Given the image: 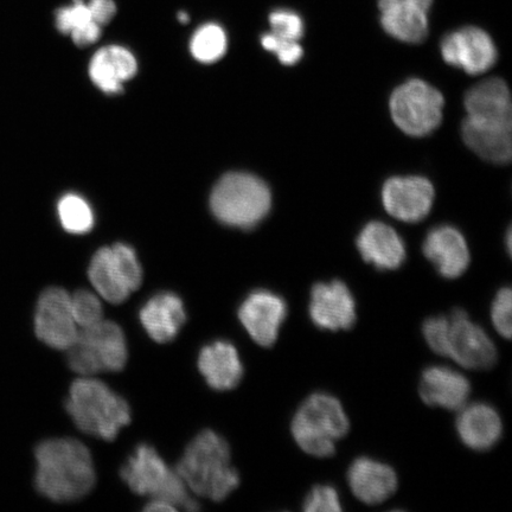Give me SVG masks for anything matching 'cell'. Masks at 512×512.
<instances>
[{
  "instance_id": "6da1fadb",
  "label": "cell",
  "mask_w": 512,
  "mask_h": 512,
  "mask_svg": "<svg viewBox=\"0 0 512 512\" xmlns=\"http://www.w3.org/2000/svg\"><path fill=\"white\" fill-rule=\"evenodd\" d=\"M38 492L50 501H79L94 489L96 473L91 452L79 440L49 439L36 447Z\"/></svg>"
},
{
  "instance_id": "7a4b0ae2",
  "label": "cell",
  "mask_w": 512,
  "mask_h": 512,
  "mask_svg": "<svg viewBox=\"0 0 512 512\" xmlns=\"http://www.w3.org/2000/svg\"><path fill=\"white\" fill-rule=\"evenodd\" d=\"M176 471L189 490L214 502L224 501L240 484L227 441L210 430L191 440Z\"/></svg>"
},
{
  "instance_id": "3957f363",
  "label": "cell",
  "mask_w": 512,
  "mask_h": 512,
  "mask_svg": "<svg viewBox=\"0 0 512 512\" xmlns=\"http://www.w3.org/2000/svg\"><path fill=\"white\" fill-rule=\"evenodd\" d=\"M66 409L81 432L106 441L117 438L121 428L131 422L126 400L104 382L87 377L70 387Z\"/></svg>"
},
{
  "instance_id": "277c9868",
  "label": "cell",
  "mask_w": 512,
  "mask_h": 512,
  "mask_svg": "<svg viewBox=\"0 0 512 512\" xmlns=\"http://www.w3.org/2000/svg\"><path fill=\"white\" fill-rule=\"evenodd\" d=\"M350 431L341 401L326 393L309 396L294 414L291 432L296 444L309 456L329 458Z\"/></svg>"
},
{
  "instance_id": "5b68a950",
  "label": "cell",
  "mask_w": 512,
  "mask_h": 512,
  "mask_svg": "<svg viewBox=\"0 0 512 512\" xmlns=\"http://www.w3.org/2000/svg\"><path fill=\"white\" fill-rule=\"evenodd\" d=\"M120 476L134 494L172 504L178 510L200 509L177 471L151 445H139L121 467Z\"/></svg>"
},
{
  "instance_id": "8992f818",
  "label": "cell",
  "mask_w": 512,
  "mask_h": 512,
  "mask_svg": "<svg viewBox=\"0 0 512 512\" xmlns=\"http://www.w3.org/2000/svg\"><path fill=\"white\" fill-rule=\"evenodd\" d=\"M272 196L267 184L245 172L223 176L210 197L216 219L230 227L251 229L265 219Z\"/></svg>"
},
{
  "instance_id": "52a82bcc",
  "label": "cell",
  "mask_w": 512,
  "mask_h": 512,
  "mask_svg": "<svg viewBox=\"0 0 512 512\" xmlns=\"http://www.w3.org/2000/svg\"><path fill=\"white\" fill-rule=\"evenodd\" d=\"M128 358L123 329L110 320H100L79 331L72 347L68 349V366L83 376L98 373H115L125 368Z\"/></svg>"
},
{
  "instance_id": "ba28073f",
  "label": "cell",
  "mask_w": 512,
  "mask_h": 512,
  "mask_svg": "<svg viewBox=\"0 0 512 512\" xmlns=\"http://www.w3.org/2000/svg\"><path fill=\"white\" fill-rule=\"evenodd\" d=\"M96 292L112 304H121L143 283V268L136 252L125 243L99 249L88 268Z\"/></svg>"
},
{
  "instance_id": "9c48e42d",
  "label": "cell",
  "mask_w": 512,
  "mask_h": 512,
  "mask_svg": "<svg viewBox=\"0 0 512 512\" xmlns=\"http://www.w3.org/2000/svg\"><path fill=\"white\" fill-rule=\"evenodd\" d=\"M443 94L427 82L412 79L395 89L390 112L396 126L412 137L431 134L443 120Z\"/></svg>"
},
{
  "instance_id": "30bf717a",
  "label": "cell",
  "mask_w": 512,
  "mask_h": 512,
  "mask_svg": "<svg viewBox=\"0 0 512 512\" xmlns=\"http://www.w3.org/2000/svg\"><path fill=\"white\" fill-rule=\"evenodd\" d=\"M448 319L450 331L446 357L466 369L488 370L494 367L497 349L490 336L462 309L453 310Z\"/></svg>"
},
{
  "instance_id": "8fae6325",
  "label": "cell",
  "mask_w": 512,
  "mask_h": 512,
  "mask_svg": "<svg viewBox=\"0 0 512 512\" xmlns=\"http://www.w3.org/2000/svg\"><path fill=\"white\" fill-rule=\"evenodd\" d=\"M35 332L50 348L68 350L72 347L79 329L66 290L50 287L41 294L35 311Z\"/></svg>"
},
{
  "instance_id": "7c38bea8",
  "label": "cell",
  "mask_w": 512,
  "mask_h": 512,
  "mask_svg": "<svg viewBox=\"0 0 512 512\" xmlns=\"http://www.w3.org/2000/svg\"><path fill=\"white\" fill-rule=\"evenodd\" d=\"M288 313L286 300L268 290H255L243 299L238 316L243 328L260 347L270 348L278 341Z\"/></svg>"
},
{
  "instance_id": "4fadbf2b",
  "label": "cell",
  "mask_w": 512,
  "mask_h": 512,
  "mask_svg": "<svg viewBox=\"0 0 512 512\" xmlns=\"http://www.w3.org/2000/svg\"><path fill=\"white\" fill-rule=\"evenodd\" d=\"M309 315L320 330H350L356 324V300L341 280L318 283L310 293Z\"/></svg>"
},
{
  "instance_id": "5bb4252c",
  "label": "cell",
  "mask_w": 512,
  "mask_h": 512,
  "mask_svg": "<svg viewBox=\"0 0 512 512\" xmlns=\"http://www.w3.org/2000/svg\"><path fill=\"white\" fill-rule=\"evenodd\" d=\"M440 49L447 64L462 68L471 75L488 72L497 60L492 38L484 30L475 27H466L446 35Z\"/></svg>"
},
{
  "instance_id": "9a60e30c",
  "label": "cell",
  "mask_w": 512,
  "mask_h": 512,
  "mask_svg": "<svg viewBox=\"0 0 512 512\" xmlns=\"http://www.w3.org/2000/svg\"><path fill=\"white\" fill-rule=\"evenodd\" d=\"M382 201L387 213L395 219L415 223L430 214L434 188L424 177H394L383 185Z\"/></svg>"
},
{
  "instance_id": "2e32d148",
  "label": "cell",
  "mask_w": 512,
  "mask_h": 512,
  "mask_svg": "<svg viewBox=\"0 0 512 512\" xmlns=\"http://www.w3.org/2000/svg\"><path fill=\"white\" fill-rule=\"evenodd\" d=\"M348 484L352 494L362 503L376 505L395 494L399 479L392 466L373 458L360 457L349 467Z\"/></svg>"
},
{
  "instance_id": "e0dca14e",
  "label": "cell",
  "mask_w": 512,
  "mask_h": 512,
  "mask_svg": "<svg viewBox=\"0 0 512 512\" xmlns=\"http://www.w3.org/2000/svg\"><path fill=\"white\" fill-rule=\"evenodd\" d=\"M424 254L446 279L462 277L470 266V251L458 229L440 226L427 234Z\"/></svg>"
},
{
  "instance_id": "ac0fdd59",
  "label": "cell",
  "mask_w": 512,
  "mask_h": 512,
  "mask_svg": "<svg viewBox=\"0 0 512 512\" xmlns=\"http://www.w3.org/2000/svg\"><path fill=\"white\" fill-rule=\"evenodd\" d=\"M419 394L428 406L459 411L470 398L471 384L457 370L433 366L422 373Z\"/></svg>"
},
{
  "instance_id": "d6986e66",
  "label": "cell",
  "mask_w": 512,
  "mask_h": 512,
  "mask_svg": "<svg viewBox=\"0 0 512 512\" xmlns=\"http://www.w3.org/2000/svg\"><path fill=\"white\" fill-rule=\"evenodd\" d=\"M140 323L153 341L164 344L174 341L187 322V311L181 297L172 292L152 296L139 311Z\"/></svg>"
},
{
  "instance_id": "ffe728a7",
  "label": "cell",
  "mask_w": 512,
  "mask_h": 512,
  "mask_svg": "<svg viewBox=\"0 0 512 512\" xmlns=\"http://www.w3.org/2000/svg\"><path fill=\"white\" fill-rule=\"evenodd\" d=\"M467 118L478 123L512 127L511 95L502 79L479 82L465 95Z\"/></svg>"
},
{
  "instance_id": "44dd1931",
  "label": "cell",
  "mask_w": 512,
  "mask_h": 512,
  "mask_svg": "<svg viewBox=\"0 0 512 512\" xmlns=\"http://www.w3.org/2000/svg\"><path fill=\"white\" fill-rule=\"evenodd\" d=\"M356 245L363 260L377 270H398L407 258L405 242L386 223H368L358 236Z\"/></svg>"
},
{
  "instance_id": "7402d4cb",
  "label": "cell",
  "mask_w": 512,
  "mask_h": 512,
  "mask_svg": "<svg viewBox=\"0 0 512 512\" xmlns=\"http://www.w3.org/2000/svg\"><path fill=\"white\" fill-rule=\"evenodd\" d=\"M462 443L473 451H488L503 434V422L496 408L484 402L471 403L459 409L456 422Z\"/></svg>"
},
{
  "instance_id": "603a6c76",
  "label": "cell",
  "mask_w": 512,
  "mask_h": 512,
  "mask_svg": "<svg viewBox=\"0 0 512 512\" xmlns=\"http://www.w3.org/2000/svg\"><path fill=\"white\" fill-rule=\"evenodd\" d=\"M198 369L208 386L219 392L238 387L243 377L239 351L234 344L227 341H215L206 345L198 356Z\"/></svg>"
},
{
  "instance_id": "cb8c5ba5",
  "label": "cell",
  "mask_w": 512,
  "mask_h": 512,
  "mask_svg": "<svg viewBox=\"0 0 512 512\" xmlns=\"http://www.w3.org/2000/svg\"><path fill=\"white\" fill-rule=\"evenodd\" d=\"M138 64L130 50L120 46L101 48L89 64V75L95 86L107 94L123 92V83L136 75Z\"/></svg>"
},
{
  "instance_id": "d4e9b609",
  "label": "cell",
  "mask_w": 512,
  "mask_h": 512,
  "mask_svg": "<svg viewBox=\"0 0 512 512\" xmlns=\"http://www.w3.org/2000/svg\"><path fill=\"white\" fill-rule=\"evenodd\" d=\"M512 127L478 123L466 118L462 126L464 142L480 158L508 164L512 155Z\"/></svg>"
},
{
  "instance_id": "484cf974",
  "label": "cell",
  "mask_w": 512,
  "mask_h": 512,
  "mask_svg": "<svg viewBox=\"0 0 512 512\" xmlns=\"http://www.w3.org/2000/svg\"><path fill=\"white\" fill-rule=\"evenodd\" d=\"M381 25L388 35L405 43H420L428 35V10L414 4L383 6Z\"/></svg>"
},
{
  "instance_id": "4316f807",
  "label": "cell",
  "mask_w": 512,
  "mask_h": 512,
  "mask_svg": "<svg viewBox=\"0 0 512 512\" xmlns=\"http://www.w3.org/2000/svg\"><path fill=\"white\" fill-rule=\"evenodd\" d=\"M228 38L226 31L216 23L203 24L195 31L190 41L192 56L201 63H214L226 54Z\"/></svg>"
},
{
  "instance_id": "83f0119b",
  "label": "cell",
  "mask_w": 512,
  "mask_h": 512,
  "mask_svg": "<svg viewBox=\"0 0 512 512\" xmlns=\"http://www.w3.org/2000/svg\"><path fill=\"white\" fill-rule=\"evenodd\" d=\"M62 227L72 234H86L94 226L92 208L82 197L74 194L63 196L59 202Z\"/></svg>"
},
{
  "instance_id": "f1b7e54d",
  "label": "cell",
  "mask_w": 512,
  "mask_h": 512,
  "mask_svg": "<svg viewBox=\"0 0 512 512\" xmlns=\"http://www.w3.org/2000/svg\"><path fill=\"white\" fill-rule=\"evenodd\" d=\"M92 22L95 21L86 0H72V4L62 6L55 12L56 28L63 35H72Z\"/></svg>"
},
{
  "instance_id": "f546056e",
  "label": "cell",
  "mask_w": 512,
  "mask_h": 512,
  "mask_svg": "<svg viewBox=\"0 0 512 512\" xmlns=\"http://www.w3.org/2000/svg\"><path fill=\"white\" fill-rule=\"evenodd\" d=\"M70 306L75 322L81 329L99 323L104 315L100 299L86 290L76 291L70 296Z\"/></svg>"
},
{
  "instance_id": "4dcf8cb0",
  "label": "cell",
  "mask_w": 512,
  "mask_h": 512,
  "mask_svg": "<svg viewBox=\"0 0 512 512\" xmlns=\"http://www.w3.org/2000/svg\"><path fill=\"white\" fill-rule=\"evenodd\" d=\"M272 34L285 40L299 41L304 35V22L297 12L279 9L268 17Z\"/></svg>"
},
{
  "instance_id": "1f68e13d",
  "label": "cell",
  "mask_w": 512,
  "mask_h": 512,
  "mask_svg": "<svg viewBox=\"0 0 512 512\" xmlns=\"http://www.w3.org/2000/svg\"><path fill=\"white\" fill-rule=\"evenodd\" d=\"M303 510L306 512L342 511V502L337 490L331 485H316L304 499Z\"/></svg>"
},
{
  "instance_id": "d6a6232c",
  "label": "cell",
  "mask_w": 512,
  "mask_h": 512,
  "mask_svg": "<svg viewBox=\"0 0 512 512\" xmlns=\"http://www.w3.org/2000/svg\"><path fill=\"white\" fill-rule=\"evenodd\" d=\"M512 292L510 287H503L496 294L491 305V320L496 331L504 338L510 339L511 328Z\"/></svg>"
},
{
  "instance_id": "836d02e7",
  "label": "cell",
  "mask_w": 512,
  "mask_h": 512,
  "mask_svg": "<svg viewBox=\"0 0 512 512\" xmlns=\"http://www.w3.org/2000/svg\"><path fill=\"white\" fill-rule=\"evenodd\" d=\"M448 331H450V319L446 316H435L425 320L422 325V335L428 347L435 354L447 356Z\"/></svg>"
},
{
  "instance_id": "e575fe53",
  "label": "cell",
  "mask_w": 512,
  "mask_h": 512,
  "mask_svg": "<svg viewBox=\"0 0 512 512\" xmlns=\"http://www.w3.org/2000/svg\"><path fill=\"white\" fill-rule=\"evenodd\" d=\"M261 44L266 50L277 55L279 61L285 66H293L302 60L304 50L297 41L285 40L268 32L261 37Z\"/></svg>"
},
{
  "instance_id": "d590c367",
  "label": "cell",
  "mask_w": 512,
  "mask_h": 512,
  "mask_svg": "<svg viewBox=\"0 0 512 512\" xmlns=\"http://www.w3.org/2000/svg\"><path fill=\"white\" fill-rule=\"evenodd\" d=\"M87 5L94 21L101 27L110 23L117 14V4L114 0H88Z\"/></svg>"
},
{
  "instance_id": "8d00e7d4",
  "label": "cell",
  "mask_w": 512,
  "mask_h": 512,
  "mask_svg": "<svg viewBox=\"0 0 512 512\" xmlns=\"http://www.w3.org/2000/svg\"><path fill=\"white\" fill-rule=\"evenodd\" d=\"M102 34V27L96 22L89 23L85 28L73 32V42L80 48L92 46V44L100 40Z\"/></svg>"
},
{
  "instance_id": "74e56055",
  "label": "cell",
  "mask_w": 512,
  "mask_h": 512,
  "mask_svg": "<svg viewBox=\"0 0 512 512\" xmlns=\"http://www.w3.org/2000/svg\"><path fill=\"white\" fill-rule=\"evenodd\" d=\"M433 0H379V8L390 4H414L419 5L421 8L430 10Z\"/></svg>"
},
{
  "instance_id": "f35d334b",
  "label": "cell",
  "mask_w": 512,
  "mask_h": 512,
  "mask_svg": "<svg viewBox=\"0 0 512 512\" xmlns=\"http://www.w3.org/2000/svg\"><path fill=\"white\" fill-rule=\"evenodd\" d=\"M146 511H177L178 509L174 505L163 502V501H151L146 505Z\"/></svg>"
},
{
  "instance_id": "ab89813d",
  "label": "cell",
  "mask_w": 512,
  "mask_h": 512,
  "mask_svg": "<svg viewBox=\"0 0 512 512\" xmlns=\"http://www.w3.org/2000/svg\"><path fill=\"white\" fill-rule=\"evenodd\" d=\"M177 19H178L179 23L187 24L190 21V16H189L188 12L181 11V12H178Z\"/></svg>"
}]
</instances>
